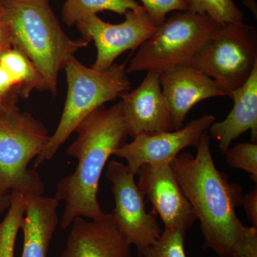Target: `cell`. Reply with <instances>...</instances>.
I'll use <instances>...</instances> for the list:
<instances>
[{
	"mask_svg": "<svg viewBox=\"0 0 257 257\" xmlns=\"http://www.w3.org/2000/svg\"><path fill=\"white\" fill-rule=\"evenodd\" d=\"M211 137L204 132L196 145L197 155L179 154L170 165L179 187L200 221L204 248L219 257H234L245 226L236 214L241 205L242 188L230 183L216 168L211 155Z\"/></svg>",
	"mask_w": 257,
	"mask_h": 257,
	"instance_id": "6da1fadb",
	"label": "cell"
},
{
	"mask_svg": "<svg viewBox=\"0 0 257 257\" xmlns=\"http://www.w3.org/2000/svg\"><path fill=\"white\" fill-rule=\"evenodd\" d=\"M74 132L77 138L66 153L77 159V168L59 181L54 197L64 202L60 222L64 229L76 218L96 219L105 214L97 197L101 174L109 157L128 137L121 101L110 108H98Z\"/></svg>",
	"mask_w": 257,
	"mask_h": 257,
	"instance_id": "7a4b0ae2",
	"label": "cell"
},
{
	"mask_svg": "<svg viewBox=\"0 0 257 257\" xmlns=\"http://www.w3.org/2000/svg\"><path fill=\"white\" fill-rule=\"evenodd\" d=\"M0 14L13 48L33 62L55 95L60 71L90 42L69 38L49 0H0Z\"/></svg>",
	"mask_w": 257,
	"mask_h": 257,
	"instance_id": "3957f363",
	"label": "cell"
},
{
	"mask_svg": "<svg viewBox=\"0 0 257 257\" xmlns=\"http://www.w3.org/2000/svg\"><path fill=\"white\" fill-rule=\"evenodd\" d=\"M64 69L68 88L63 111L46 148L35 159V167L52 160L88 115L132 87L125 64L114 63L106 70L97 71L86 67L73 57Z\"/></svg>",
	"mask_w": 257,
	"mask_h": 257,
	"instance_id": "277c9868",
	"label": "cell"
},
{
	"mask_svg": "<svg viewBox=\"0 0 257 257\" xmlns=\"http://www.w3.org/2000/svg\"><path fill=\"white\" fill-rule=\"evenodd\" d=\"M50 138L45 124L19 108L0 117V195L10 191L43 195L41 177L28 167L46 148Z\"/></svg>",
	"mask_w": 257,
	"mask_h": 257,
	"instance_id": "5b68a950",
	"label": "cell"
},
{
	"mask_svg": "<svg viewBox=\"0 0 257 257\" xmlns=\"http://www.w3.org/2000/svg\"><path fill=\"white\" fill-rule=\"evenodd\" d=\"M217 24L206 15L175 12L157 25L151 36L139 47L130 60L126 73H162L176 66L191 64L207 42Z\"/></svg>",
	"mask_w": 257,
	"mask_h": 257,
	"instance_id": "8992f818",
	"label": "cell"
},
{
	"mask_svg": "<svg viewBox=\"0 0 257 257\" xmlns=\"http://www.w3.org/2000/svg\"><path fill=\"white\" fill-rule=\"evenodd\" d=\"M191 65L214 79L230 97L257 67L256 28L244 23L216 25Z\"/></svg>",
	"mask_w": 257,
	"mask_h": 257,
	"instance_id": "52a82bcc",
	"label": "cell"
},
{
	"mask_svg": "<svg viewBox=\"0 0 257 257\" xmlns=\"http://www.w3.org/2000/svg\"><path fill=\"white\" fill-rule=\"evenodd\" d=\"M106 176L112 184L115 207L111 214L115 224L142 257L162 234L156 214L147 212L145 197L126 165L111 161L106 166Z\"/></svg>",
	"mask_w": 257,
	"mask_h": 257,
	"instance_id": "ba28073f",
	"label": "cell"
},
{
	"mask_svg": "<svg viewBox=\"0 0 257 257\" xmlns=\"http://www.w3.org/2000/svg\"><path fill=\"white\" fill-rule=\"evenodd\" d=\"M119 24L103 21L96 15L76 24L82 38L93 41L97 51L92 68L104 71L126 51L139 48L156 30L157 25L145 8L128 10Z\"/></svg>",
	"mask_w": 257,
	"mask_h": 257,
	"instance_id": "9c48e42d",
	"label": "cell"
},
{
	"mask_svg": "<svg viewBox=\"0 0 257 257\" xmlns=\"http://www.w3.org/2000/svg\"><path fill=\"white\" fill-rule=\"evenodd\" d=\"M216 121L215 116L204 114L179 130L143 133L115 150L113 155L124 159L134 175L144 165L170 164L187 147L197 145L204 132Z\"/></svg>",
	"mask_w": 257,
	"mask_h": 257,
	"instance_id": "30bf717a",
	"label": "cell"
},
{
	"mask_svg": "<svg viewBox=\"0 0 257 257\" xmlns=\"http://www.w3.org/2000/svg\"><path fill=\"white\" fill-rule=\"evenodd\" d=\"M138 187L153 206L165 230L186 233L197 220L192 205L184 196L170 164L144 165L139 170Z\"/></svg>",
	"mask_w": 257,
	"mask_h": 257,
	"instance_id": "8fae6325",
	"label": "cell"
},
{
	"mask_svg": "<svg viewBox=\"0 0 257 257\" xmlns=\"http://www.w3.org/2000/svg\"><path fill=\"white\" fill-rule=\"evenodd\" d=\"M160 72L150 71L137 89L121 94L128 136L173 131L170 109L160 83Z\"/></svg>",
	"mask_w": 257,
	"mask_h": 257,
	"instance_id": "7c38bea8",
	"label": "cell"
},
{
	"mask_svg": "<svg viewBox=\"0 0 257 257\" xmlns=\"http://www.w3.org/2000/svg\"><path fill=\"white\" fill-rule=\"evenodd\" d=\"M160 83L175 130L183 127L187 114L198 103L209 98L227 96L214 79L191 64L164 71Z\"/></svg>",
	"mask_w": 257,
	"mask_h": 257,
	"instance_id": "4fadbf2b",
	"label": "cell"
},
{
	"mask_svg": "<svg viewBox=\"0 0 257 257\" xmlns=\"http://www.w3.org/2000/svg\"><path fill=\"white\" fill-rule=\"evenodd\" d=\"M60 257H131L132 244L115 224L112 214L87 221L76 218Z\"/></svg>",
	"mask_w": 257,
	"mask_h": 257,
	"instance_id": "5bb4252c",
	"label": "cell"
},
{
	"mask_svg": "<svg viewBox=\"0 0 257 257\" xmlns=\"http://www.w3.org/2000/svg\"><path fill=\"white\" fill-rule=\"evenodd\" d=\"M234 106L226 119L214 121L208 131L219 143V150L224 154L234 140L248 130L251 143L257 142V67L246 82L231 94Z\"/></svg>",
	"mask_w": 257,
	"mask_h": 257,
	"instance_id": "9a60e30c",
	"label": "cell"
},
{
	"mask_svg": "<svg viewBox=\"0 0 257 257\" xmlns=\"http://www.w3.org/2000/svg\"><path fill=\"white\" fill-rule=\"evenodd\" d=\"M25 210L21 227L23 247L21 257H47L51 241L58 226L59 202L43 195L25 196Z\"/></svg>",
	"mask_w": 257,
	"mask_h": 257,
	"instance_id": "2e32d148",
	"label": "cell"
},
{
	"mask_svg": "<svg viewBox=\"0 0 257 257\" xmlns=\"http://www.w3.org/2000/svg\"><path fill=\"white\" fill-rule=\"evenodd\" d=\"M0 64L11 76L16 84L18 95L22 98L29 97L34 89L49 91L48 86L36 66L15 49L3 52L0 55Z\"/></svg>",
	"mask_w": 257,
	"mask_h": 257,
	"instance_id": "e0dca14e",
	"label": "cell"
},
{
	"mask_svg": "<svg viewBox=\"0 0 257 257\" xmlns=\"http://www.w3.org/2000/svg\"><path fill=\"white\" fill-rule=\"evenodd\" d=\"M135 0H66L62 10V19L69 27L98 13L110 11L124 15L128 10L143 9Z\"/></svg>",
	"mask_w": 257,
	"mask_h": 257,
	"instance_id": "ac0fdd59",
	"label": "cell"
},
{
	"mask_svg": "<svg viewBox=\"0 0 257 257\" xmlns=\"http://www.w3.org/2000/svg\"><path fill=\"white\" fill-rule=\"evenodd\" d=\"M10 194L11 203L0 222V257H15L17 236L25 214V196L15 191Z\"/></svg>",
	"mask_w": 257,
	"mask_h": 257,
	"instance_id": "d6986e66",
	"label": "cell"
},
{
	"mask_svg": "<svg viewBox=\"0 0 257 257\" xmlns=\"http://www.w3.org/2000/svg\"><path fill=\"white\" fill-rule=\"evenodd\" d=\"M206 15L217 25L243 24L244 15L233 0H189V10Z\"/></svg>",
	"mask_w": 257,
	"mask_h": 257,
	"instance_id": "ffe728a7",
	"label": "cell"
},
{
	"mask_svg": "<svg viewBox=\"0 0 257 257\" xmlns=\"http://www.w3.org/2000/svg\"><path fill=\"white\" fill-rule=\"evenodd\" d=\"M186 233L165 230L142 257H187L184 250Z\"/></svg>",
	"mask_w": 257,
	"mask_h": 257,
	"instance_id": "44dd1931",
	"label": "cell"
},
{
	"mask_svg": "<svg viewBox=\"0 0 257 257\" xmlns=\"http://www.w3.org/2000/svg\"><path fill=\"white\" fill-rule=\"evenodd\" d=\"M226 162L229 167L247 172L253 182H257V143H239L229 147L226 152Z\"/></svg>",
	"mask_w": 257,
	"mask_h": 257,
	"instance_id": "7402d4cb",
	"label": "cell"
},
{
	"mask_svg": "<svg viewBox=\"0 0 257 257\" xmlns=\"http://www.w3.org/2000/svg\"><path fill=\"white\" fill-rule=\"evenodd\" d=\"M142 6L157 25L165 21L171 12L188 11L189 0H140Z\"/></svg>",
	"mask_w": 257,
	"mask_h": 257,
	"instance_id": "603a6c76",
	"label": "cell"
},
{
	"mask_svg": "<svg viewBox=\"0 0 257 257\" xmlns=\"http://www.w3.org/2000/svg\"><path fill=\"white\" fill-rule=\"evenodd\" d=\"M234 257H257V228L245 226L235 248Z\"/></svg>",
	"mask_w": 257,
	"mask_h": 257,
	"instance_id": "cb8c5ba5",
	"label": "cell"
},
{
	"mask_svg": "<svg viewBox=\"0 0 257 257\" xmlns=\"http://www.w3.org/2000/svg\"><path fill=\"white\" fill-rule=\"evenodd\" d=\"M13 91H15L18 94L16 84L8 71L0 64V101L8 104H15V101L8 97Z\"/></svg>",
	"mask_w": 257,
	"mask_h": 257,
	"instance_id": "d4e9b609",
	"label": "cell"
},
{
	"mask_svg": "<svg viewBox=\"0 0 257 257\" xmlns=\"http://www.w3.org/2000/svg\"><path fill=\"white\" fill-rule=\"evenodd\" d=\"M241 205H243L248 219L253 227L257 228V187L243 196Z\"/></svg>",
	"mask_w": 257,
	"mask_h": 257,
	"instance_id": "484cf974",
	"label": "cell"
},
{
	"mask_svg": "<svg viewBox=\"0 0 257 257\" xmlns=\"http://www.w3.org/2000/svg\"><path fill=\"white\" fill-rule=\"evenodd\" d=\"M12 48H13V45H12L9 33H8L4 21L0 14V55L3 52Z\"/></svg>",
	"mask_w": 257,
	"mask_h": 257,
	"instance_id": "4316f807",
	"label": "cell"
},
{
	"mask_svg": "<svg viewBox=\"0 0 257 257\" xmlns=\"http://www.w3.org/2000/svg\"><path fill=\"white\" fill-rule=\"evenodd\" d=\"M18 108L15 104H8L4 101H0V117L11 114Z\"/></svg>",
	"mask_w": 257,
	"mask_h": 257,
	"instance_id": "83f0119b",
	"label": "cell"
},
{
	"mask_svg": "<svg viewBox=\"0 0 257 257\" xmlns=\"http://www.w3.org/2000/svg\"><path fill=\"white\" fill-rule=\"evenodd\" d=\"M11 203V194H3L0 195V214L8 210Z\"/></svg>",
	"mask_w": 257,
	"mask_h": 257,
	"instance_id": "f1b7e54d",
	"label": "cell"
},
{
	"mask_svg": "<svg viewBox=\"0 0 257 257\" xmlns=\"http://www.w3.org/2000/svg\"><path fill=\"white\" fill-rule=\"evenodd\" d=\"M241 2H242L243 5L251 12L255 19H257V3L256 0H241Z\"/></svg>",
	"mask_w": 257,
	"mask_h": 257,
	"instance_id": "f546056e",
	"label": "cell"
}]
</instances>
